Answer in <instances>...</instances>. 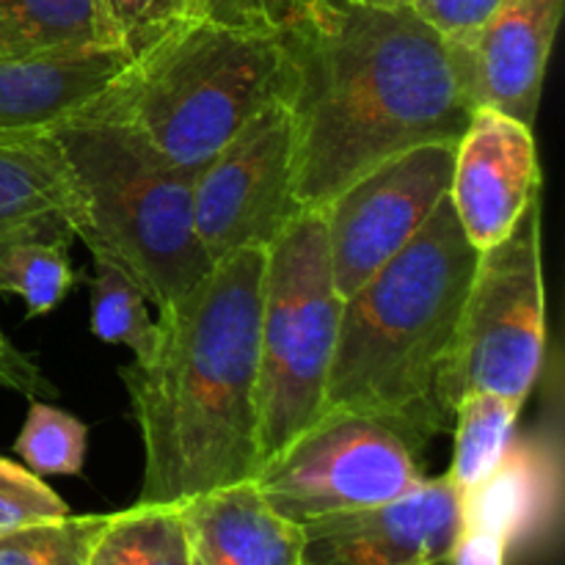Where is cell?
<instances>
[{
	"mask_svg": "<svg viewBox=\"0 0 565 565\" xmlns=\"http://www.w3.org/2000/svg\"><path fill=\"white\" fill-rule=\"evenodd\" d=\"M292 61V199L323 210L375 166L458 143L472 116L450 44L412 6L337 3L329 20L285 44Z\"/></svg>",
	"mask_w": 565,
	"mask_h": 565,
	"instance_id": "cell-1",
	"label": "cell"
},
{
	"mask_svg": "<svg viewBox=\"0 0 565 565\" xmlns=\"http://www.w3.org/2000/svg\"><path fill=\"white\" fill-rule=\"evenodd\" d=\"M263 281L265 248L226 254L160 309L152 356L121 367L143 447L136 502L180 505L257 478Z\"/></svg>",
	"mask_w": 565,
	"mask_h": 565,
	"instance_id": "cell-2",
	"label": "cell"
},
{
	"mask_svg": "<svg viewBox=\"0 0 565 565\" xmlns=\"http://www.w3.org/2000/svg\"><path fill=\"white\" fill-rule=\"evenodd\" d=\"M450 193L417 237L342 301L323 414H359L417 452L452 428L441 379L478 265Z\"/></svg>",
	"mask_w": 565,
	"mask_h": 565,
	"instance_id": "cell-3",
	"label": "cell"
},
{
	"mask_svg": "<svg viewBox=\"0 0 565 565\" xmlns=\"http://www.w3.org/2000/svg\"><path fill=\"white\" fill-rule=\"evenodd\" d=\"M292 61L274 36L180 20L125 61L88 108L130 125L196 174L259 110L290 99Z\"/></svg>",
	"mask_w": 565,
	"mask_h": 565,
	"instance_id": "cell-4",
	"label": "cell"
},
{
	"mask_svg": "<svg viewBox=\"0 0 565 565\" xmlns=\"http://www.w3.org/2000/svg\"><path fill=\"white\" fill-rule=\"evenodd\" d=\"M75 182L88 252L130 274L166 309L210 270L193 221V177L149 147L130 125L86 108L50 130Z\"/></svg>",
	"mask_w": 565,
	"mask_h": 565,
	"instance_id": "cell-5",
	"label": "cell"
},
{
	"mask_svg": "<svg viewBox=\"0 0 565 565\" xmlns=\"http://www.w3.org/2000/svg\"><path fill=\"white\" fill-rule=\"evenodd\" d=\"M342 301L323 213L301 210L265 248L257 392L263 463L323 417Z\"/></svg>",
	"mask_w": 565,
	"mask_h": 565,
	"instance_id": "cell-6",
	"label": "cell"
},
{
	"mask_svg": "<svg viewBox=\"0 0 565 565\" xmlns=\"http://www.w3.org/2000/svg\"><path fill=\"white\" fill-rule=\"evenodd\" d=\"M546 364V287L541 196L511 232L478 254L456 340L441 379L450 412L469 392L527 403Z\"/></svg>",
	"mask_w": 565,
	"mask_h": 565,
	"instance_id": "cell-7",
	"label": "cell"
},
{
	"mask_svg": "<svg viewBox=\"0 0 565 565\" xmlns=\"http://www.w3.org/2000/svg\"><path fill=\"white\" fill-rule=\"evenodd\" d=\"M423 452L397 430L359 414H323L259 467L254 486L296 524L390 505L425 480Z\"/></svg>",
	"mask_w": 565,
	"mask_h": 565,
	"instance_id": "cell-8",
	"label": "cell"
},
{
	"mask_svg": "<svg viewBox=\"0 0 565 565\" xmlns=\"http://www.w3.org/2000/svg\"><path fill=\"white\" fill-rule=\"evenodd\" d=\"M292 110L276 99L193 174V221L210 263L268 248L301 210L292 199Z\"/></svg>",
	"mask_w": 565,
	"mask_h": 565,
	"instance_id": "cell-9",
	"label": "cell"
},
{
	"mask_svg": "<svg viewBox=\"0 0 565 565\" xmlns=\"http://www.w3.org/2000/svg\"><path fill=\"white\" fill-rule=\"evenodd\" d=\"M456 143L408 149L337 193L323 213L334 285L342 298L395 259L450 193Z\"/></svg>",
	"mask_w": 565,
	"mask_h": 565,
	"instance_id": "cell-10",
	"label": "cell"
},
{
	"mask_svg": "<svg viewBox=\"0 0 565 565\" xmlns=\"http://www.w3.org/2000/svg\"><path fill=\"white\" fill-rule=\"evenodd\" d=\"M298 565H441L461 544L463 494L447 475L390 505L303 524Z\"/></svg>",
	"mask_w": 565,
	"mask_h": 565,
	"instance_id": "cell-11",
	"label": "cell"
},
{
	"mask_svg": "<svg viewBox=\"0 0 565 565\" xmlns=\"http://www.w3.org/2000/svg\"><path fill=\"white\" fill-rule=\"evenodd\" d=\"M541 196L533 127L494 108H475L452 154L450 202L478 252L500 243Z\"/></svg>",
	"mask_w": 565,
	"mask_h": 565,
	"instance_id": "cell-12",
	"label": "cell"
},
{
	"mask_svg": "<svg viewBox=\"0 0 565 565\" xmlns=\"http://www.w3.org/2000/svg\"><path fill=\"white\" fill-rule=\"evenodd\" d=\"M563 9L565 0H500L467 42L450 44L472 108L502 110L535 127Z\"/></svg>",
	"mask_w": 565,
	"mask_h": 565,
	"instance_id": "cell-13",
	"label": "cell"
},
{
	"mask_svg": "<svg viewBox=\"0 0 565 565\" xmlns=\"http://www.w3.org/2000/svg\"><path fill=\"white\" fill-rule=\"evenodd\" d=\"M563 502L561 447L544 434L513 436L502 461L463 491L467 533H486L505 550L530 552L557 533Z\"/></svg>",
	"mask_w": 565,
	"mask_h": 565,
	"instance_id": "cell-14",
	"label": "cell"
},
{
	"mask_svg": "<svg viewBox=\"0 0 565 565\" xmlns=\"http://www.w3.org/2000/svg\"><path fill=\"white\" fill-rule=\"evenodd\" d=\"M125 61L114 50L0 55V141L50 132L86 110Z\"/></svg>",
	"mask_w": 565,
	"mask_h": 565,
	"instance_id": "cell-15",
	"label": "cell"
},
{
	"mask_svg": "<svg viewBox=\"0 0 565 565\" xmlns=\"http://www.w3.org/2000/svg\"><path fill=\"white\" fill-rule=\"evenodd\" d=\"M191 565H298L301 524L279 516L254 480L180 502Z\"/></svg>",
	"mask_w": 565,
	"mask_h": 565,
	"instance_id": "cell-16",
	"label": "cell"
},
{
	"mask_svg": "<svg viewBox=\"0 0 565 565\" xmlns=\"http://www.w3.org/2000/svg\"><path fill=\"white\" fill-rule=\"evenodd\" d=\"M81 202L50 132L0 141V241L47 235L75 241Z\"/></svg>",
	"mask_w": 565,
	"mask_h": 565,
	"instance_id": "cell-17",
	"label": "cell"
},
{
	"mask_svg": "<svg viewBox=\"0 0 565 565\" xmlns=\"http://www.w3.org/2000/svg\"><path fill=\"white\" fill-rule=\"evenodd\" d=\"M0 42L17 55L121 53L97 0H0Z\"/></svg>",
	"mask_w": 565,
	"mask_h": 565,
	"instance_id": "cell-18",
	"label": "cell"
},
{
	"mask_svg": "<svg viewBox=\"0 0 565 565\" xmlns=\"http://www.w3.org/2000/svg\"><path fill=\"white\" fill-rule=\"evenodd\" d=\"M522 403L494 392H469L452 408V461L447 478L458 491L478 486L511 447Z\"/></svg>",
	"mask_w": 565,
	"mask_h": 565,
	"instance_id": "cell-19",
	"label": "cell"
},
{
	"mask_svg": "<svg viewBox=\"0 0 565 565\" xmlns=\"http://www.w3.org/2000/svg\"><path fill=\"white\" fill-rule=\"evenodd\" d=\"M88 565H191L180 505H143L110 513Z\"/></svg>",
	"mask_w": 565,
	"mask_h": 565,
	"instance_id": "cell-20",
	"label": "cell"
},
{
	"mask_svg": "<svg viewBox=\"0 0 565 565\" xmlns=\"http://www.w3.org/2000/svg\"><path fill=\"white\" fill-rule=\"evenodd\" d=\"M70 241L47 235L0 241V292L20 296L28 307V318L53 312L77 281L70 265Z\"/></svg>",
	"mask_w": 565,
	"mask_h": 565,
	"instance_id": "cell-21",
	"label": "cell"
},
{
	"mask_svg": "<svg viewBox=\"0 0 565 565\" xmlns=\"http://www.w3.org/2000/svg\"><path fill=\"white\" fill-rule=\"evenodd\" d=\"M92 257L94 274L88 276L92 334L108 345L130 348L132 362H147L158 342V320L149 315L147 296L114 259L99 254Z\"/></svg>",
	"mask_w": 565,
	"mask_h": 565,
	"instance_id": "cell-22",
	"label": "cell"
},
{
	"mask_svg": "<svg viewBox=\"0 0 565 565\" xmlns=\"http://www.w3.org/2000/svg\"><path fill=\"white\" fill-rule=\"evenodd\" d=\"M331 11L334 0H193L191 20H207L290 44L323 25Z\"/></svg>",
	"mask_w": 565,
	"mask_h": 565,
	"instance_id": "cell-23",
	"label": "cell"
},
{
	"mask_svg": "<svg viewBox=\"0 0 565 565\" xmlns=\"http://www.w3.org/2000/svg\"><path fill=\"white\" fill-rule=\"evenodd\" d=\"M110 513L47 519L0 533V565H88Z\"/></svg>",
	"mask_w": 565,
	"mask_h": 565,
	"instance_id": "cell-24",
	"label": "cell"
},
{
	"mask_svg": "<svg viewBox=\"0 0 565 565\" xmlns=\"http://www.w3.org/2000/svg\"><path fill=\"white\" fill-rule=\"evenodd\" d=\"M88 428L70 412L33 397L25 425L14 441V452L39 478L81 475L86 463Z\"/></svg>",
	"mask_w": 565,
	"mask_h": 565,
	"instance_id": "cell-25",
	"label": "cell"
},
{
	"mask_svg": "<svg viewBox=\"0 0 565 565\" xmlns=\"http://www.w3.org/2000/svg\"><path fill=\"white\" fill-rule=\"evenodd\" d=\"M66 502L28 467L0 456V533L66 516Z\"/></svg>",
	"mask_w": 565,
	"mask_h": 565,
	"instance_id": "cell-26",
	"label": "cell"
},
{
	"mask_svg": "<svg viewBox=\"0 0 565 565\" xmlns=\"http://www.w3.org/2000/svg\"><path fill=\"white\" fill-rule=\"evenodd\" d=\"M116 47L130 58L138 50L185 20L177 0H97Z\"/></svg>",
	"mask_w": 565,
	"mask_h": 565,
	"instance_id": "cell-27",
	"label": "cell"
},
{
	"mask_svg": "<svg viewBox=\"0 0 565 565\" xmlns=\"http://www.w3.org/2000/svg\"><path fill=\"white\" fill-rule=\"evenodd\" d=\"M500 0H414L412 9L445 36L447 44H461L478 31Z\"/></svg>",
	"mask_w": 565,
	"mask_h": 565,
	"instance_id": "cell-28",
	"label": "cell"
},
{
	"mask_svg": "<svg viewBox=\"0 0 565 565\" xmlns=\"http://www.w3.org/2000/svg\"><path fill=\"white\" fill-rule=\"evenodd\" d=\"M0 386L9 392L25 397H55L58 390L53 386V381L42 373L39 362L28 353H22L14 345L9 334L0 326Z\"/></svg>",
	"mask_w": 565,
	"mask_h": 565,
	"instance_id": "cell-29",
	"label": "cell"
},
{
	"mask_svg": "<svg viewBox=\"0 0 565 565\" xmlns=\"http://www.w3.org/2000/svg\"><path fill=\"white\" fill-rule=\"evenodd\" d=\"M505 550L497 539L486 533H463L461 544L452 552L447 565H505Z\"/></svg>",
	"mask_w": 565,
	"mask_h": 565,
	"instance_id": "cell-30",
	"label": "cell"
},
{
	"mask_svg": "<svg viewBox=\"0 0 565 565\" xmlns=\"http://www.w3.org/2000/svg\"><path fill=\"white\" fill-rule=\"evenodd\" d=\"M337 3L364 6V9H403V6H412V0H337Z\"/></svg>",
	"mask_w": 565,
	"mask_h": 565,
	"instance_id": "cell-31",
	"label": "cell"
},
{
	"mask_svg": "<svg viewBox=\"0 0 565 565\" xmlns=\"http://www.w3.org/2000/svg\"><path fill=\"white\" fill-rule=\"evenodd\" d=\"M191 3H193V0H177V6H180V11H182V17H185V20H191Z\"/></svg>",
	"mask_w": 565,
	"mask_h": 565,
	"instance_id": "cell-32",
	"label": "cell"
},
{
	"mask_svg": "<svg viewBox=\"0 0 565 565\" xmlns=\"http://www.w3.org/2000/svg\"><path fill=\"white\" fill-rule=\"evenodd\" d=\"M0 55H17V53H9V50H6V44L0 42Z\"/></svg>",
	"mask_w": 565,
	"mask_h": 565,
	"instance_id": "cell-33",
	"label": "cell"
},
{
	"mask_svg": "<svg viewBox=\"0 0 565 565\" xmlns=\"http://www.w3.org/2000/svg\"><path fill=\"white\" fill-rule=\"evenodd\" d=\"M412 3H414V0H412Z\"/></svg>",
	"mask_w": 565,
	"mask_h": 565,
	"instance_id": "cell-34",
	"label": "cell"
}]
</instances>
